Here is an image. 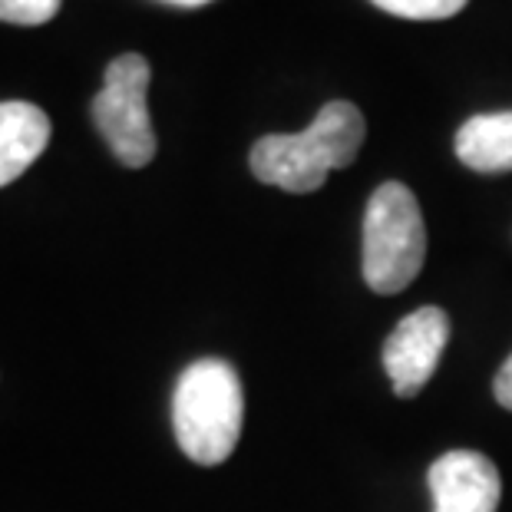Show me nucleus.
I'll return each mask as SVG.
<instances>
[{
    "label": "nucleus",
    "instance_id": "2",
    "mask_svg": "<svg viewBox=\"0 0 512 512\" xmlns=\"http://www.w3.org/2000/svg\"><path fill=\"white\" fill-rule=\"evenodd\" d=\"M245 420V394L235 367L202 357L182 370L172 394V430L179 450L199 466H219L235 453Z\"/></svg>",
    "mask_w": 512,
    "mask_h": 512
},
{
    "label": "nucleus",
    "instance_id": "10",
    "mask_svg": "<svg viewBox=\"0 0 512 512\" xmlns=\"http://www.w3.org/2000/svg\"><path fill=\"white\" fill-rule=\"evenodd\" d=\"M63 0H0V20L20 27H40L60 14Z\"/></svg>",
    "mask_w": 512,
    "mask_h": 512
},
{
    "label": "nucleus",
    "instance_id": "7",
    "mask_svg": "<svg viewBox=\"0 0 512 512\" xmlns=\"http://www.w3.org/2000/svg\"><path fill=\"white\" fill-rule=\"evenodd\" d=\"M50 143V116L34 103H0V189L20 179Z\"/></svg>",
    "mask_w": 512,
    "mask_h": 512
},
{
    "label": "nucleus",
    "instance_id": "9",
    "mask_svg": "<svg viewBox=\"0 0 512 512\" xmlns=\"http://www.w3.org/2000/svg\"><path fill=\"white\" fill-rule=\"evenodd\" d=\"M370 4L403 20H446L460 14L466 0H370Z\"/></svg>",
    "mask_w": 512,
    "mask_h": 512
},
{
    "label": "nucleus",
    "instance_id": "4",
    "mask_svg": "<svg viewBox=\"0 0 512 512\" xmlns=\"http://www.w3.org/2000/svg\"><path fill=\"white\" fill-rule=\"evenodd\" d=\"M146 90V57L123 53L106 67L103 90L93 96V123L126 169H143L156 156V133H152Z\"/></svg>",
    "mask_w": 512,
    "mask_h": 512
},
{
    "label": "nucleus",
    "instance_id": "6",
    "mask_svg": "<svg viewBox=\"0 0 512 512\" xmlns=\"http://www.w3.org/2000/svg\"><path fill=\"white\" fill-rule=\"evenodd\" d=\"M433 512H496L503 479L496 463L476 450H450L430 466Z\"/></svg>",
    "mask_w": 512,
    "mask_h": 512
},
{
    "label": "nucleus",
    "instance_id": "3",
    "mask_svg": "<svg viewBox=\"0 0 512 512\" xmlns=\"http://www.w3.org/2000/svg\"><path fill=\"white\" fill-rule=\"evenodd\" d=\"M427 261V225L403 182L374 189L364 212V281L377 294H397L417 281Z\"/></svg>",
    "mask_w": 512,
    "mask_h": 512
},
{
    "label": "nucleus",
    "instance_id": "8",
    "mask_svg": "<svg viewBox=\"0 0 512 512\" xmlns=\"http://www.w3.org/2000/svg\"><path fill=\"white\" fill-rule=\"evenodd\" d=\"M453 149L473 172H486V176L512 172V110L470 116L456 133Z\"/></svg>",
    "mask_w": 512,
    "mask_h": 512
},
{
    "label": "nucleus",
    "instance_id": "1",
    "mask_svg": "<svg viewBox=\"0 0 512 512\" xmlns=\"http://www.w3.org/2000/svg\"><path fill=\"white\" fill-rule=\"evenodd\" d=\"M367 123L354 103H324L304 133L261 136L252 149V172L258 182L294 195L318 192L328 172L351 166L364 146Z\"/></svg>",
    "mask_w": 512,
    "mask_h": 512
},
{
    "label": "nucleus",
    "instance_id": "5",
    "mask_svg": "<svg viewBox=\"0 0 512 512\" xmlns=\"http://www.w3.org/2000/svg\"><path fill=\"white\" fill-rule=\"evenodd\" d=\"M450 341V318L443 308H417L407 314L384 344V367L397 397H417L437 374Z\"/></svg>",
    "mask_w": 512,
    "mask_h": 512
},
{
    "label": "nucleus",
    "instance_id": "12",
    "mask_svg": "<svg viewBox=\"0 0 512 512\" xmlns=\"http://www.w3.org/2000/svg\"><path fill=\"white\" fill-rule=\"evenodd\" d=\"M166 4H176V7H205L212 0H166Z\"/></svg>",
    "mask_w": 512,
    "mask_h": 512
},
{
    "label": "nucleus",
    "instance_id": "11",
    "mask_svg": "<svg viewBox=\"0 0 512 512\" xmlns=\"http://www.w3.org/2000/svg\"><path fill=\"white\" fill-rule=\"evenodd\" d=\"M493 394L499 400V407L512 410V354L506 357V364L499 367V374L493 380Z\"/></svg>",
    "mask_w": 512,
    "mask_h": 512
}]
</instances>
